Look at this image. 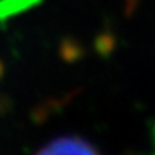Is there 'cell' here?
<instances>
[{
  "mask_svg": "<svg viewBox=\"0 0 155 155\" xmlns=\"http://www.w3.org/2000/svg\"><path fill=\"white\" fill-rule=\"evenodd\" d=\"M36 155H101L97 149L81 137H58L48 142Z\"/></svg>",
  "mask_w": 155,
  "mask_h": 155,
  "instance_id": "6da1fadb",
  "label": "cell"
},
{
  "mask_svg": "<svg viewBox=\"0 0 155 155\" xmlns=\"http://www.w3.org/2000/svg\"><path fill=\"white\" fill-rule=\"evenodd\" d=\"M25 3H28V0H5L0 3V13H12L17 8H23Z\"/></svg>",
  "mask_w": 155,
  "mask_h": 155,
  "instance_id": "7a4b0ae2",
  "label": "cell"
}]
</instances>
